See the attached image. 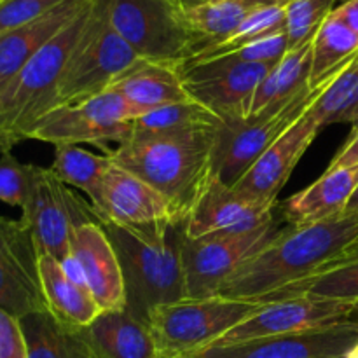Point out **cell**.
Wrapping results in <instances>:
<instances>
[{
    "instance_id": "obj_29",
    "label": "cell",
    "mask_w": 358,
    "mask_h": 358,
    "mask_svg": "<svg viewBox=\"0 0 358 358\" xmlns=\"http://www.w3.org/2000/svg\"><path fill=\"white\" fill-rule=\"evenodd\" d=\"M287 2L289 0H210L187 7L185 17L198 38V51H201L206 45L215 44L233 34L259 7Z\"/></svg>"
},
{
    "instance_id": "obj_32",
    "label": "cell",
    "mask_w": 358,
    "mask_h": 358,
    "mask_svg": "<svg viewBox=\"0 0 358 358\" xmlns=\"http://www.w3.org/2000/svg\"><path fill=\"white\" fill-rule=\"evenodd\" d=\"M285 6L287 3H269V6L259 7L233 34L227 35L222 41L215 42V44H210L206 48H203L201 51L196 52L182 66L222 58V56L240 51L245 45H250L254 42L262 41V38L282 34V31H285Z\"/></svg>"
},
{
    "instance_id": "obj_18",
    "label": "cell",
    "mask_w": 358,
    "mask_h": 358,
    "mask_svg": "<svg viewBox=\"0 0 358 358\" xmlns=\"http://www.w3.org/2000/svg\"><path fill=\"white\" fill-rule=\"evenodd\" d=\"M320 131L322 129L308 114L306 108V112L259 157L257 163L234 185V191L254 201L276 206L280 191L289 182L294 168Z\"/></svg>"
},
{
    "instance_id": "obj_26",
    "label": "cell",
    "mask_w": 358,
    "mask_h": 358,
    "mask_svg": "<svg viewBox=\"0 0 358 358\" xmlns=\"http://www.w3.org/2000/svg\"><path fill=\"white\" fill-rule=\"evenodd\" d=\"M28 358H94L83 329L56 320L48 310L20 318Z\"/></svg>"
},
{
    "instance_id": "obj_35",
    "label": "cell",
    "mask_w": 358,
    "mask_h": 358,
    "mask_svg": "<svg viewBox=\"0 0 358 358\" xmlns=\"http://www.w3.org/2000/svg\"><path fill=\"white\" fill-rule=\"evenodd\" d=\"M34 164H23L10 152H0V201L23 208L28 199Z\"/></svg>"
},
{
    "instance_id": "obj_45",
    "label": "cell",
    "mask_w": 358,
    "mask_h": 358,
    "mask_svg": "<svg viewBox=\"0 0 358 358\" xmlns=\"http://www.w3.org/2000/svg\"><path fill=\"white\" fill-rule=\"evenodd\" d=\"M355 247H358V243H357V245H355Z\"/></svg>"
},
{
    "instance_id": "obj_44",
    "label": "cell",
    "mask_w": 358,
    "mask_h": 358,
    "mask_svg": "<svg viewBox=\"0 0 358 358\" xmlns=\"http://www.w3.org/2000/svg\"><path fill=\"white\" fill-rule=\"evenodd\" d=\"M178 2H180V3H182V0H178Z\"/></svg>"
},
{
    "instance_id": "obj_9",
    "label": "cell",
    "mask_w": 358,
    "mask_h": 358,
    "mask_svg": "<svg viewBox=\"0 0 358 358\" xmlns=\"http://www.w3.org/2000/svg\"><path fill=\"white\" fill-rule=\"evenodd\" d=\"M136 117L138 114L135 108L121 94L108 90L49 112L37 122L30 133V140L55 147L93 143L108 152L107 145H119L131 135Z\"/></svg>"
},
{
    "instance_id": "obj_24",
    "label": "cell",
    "mask_w": 358,
    "mask_h": 358,
    "mask_svg": "<svg viewBox=\"0 0 358 358\" xmlns=\"http://www.w3.org/2000/svg\"><path fill=\"white\" fill-rule=\"evenodd\" d=\"M38 282L49 313L62 324L84 329L101 313L90 290L77 285L51 255H38Z\"/></svg>"
},
{
    "instance_id": "obj_25",
    "label": "cell",
    "mask_w": 358,
    "mask_h": 358,
    "mask_svg": "<svg viewBox=\"0 0 358 358\" xmlns=\"http://www.w3.org/2000/svg\"><path fill=\"white\" fill-rule=\"evenodd\" d=\"M311 42L287 51V55L269 70L252 96L250 114H278L308 91H313L310 87Z\"/></svg>"
},
{
    "instance_id": "obj_7",
    "label": "cell",
    "mask_w": 358,
    "mask_h": 358,
    "mask_svg": "<svg viewBox=\"0 0 358 358\" xmlns=\"http://www.w3.org/2000/svg\"><path fill=\"white\" fill-rule=\"evenodd\" d=\"M138 59L112 27L107 0H94L86 27L66 62L58 90V107L105 93Z\"/></svg>"
},
{
    "instance_id": "obj_1",
    "label": "cell",
    "mask_w": 358,
    "mask_h": 358,
    "mask_svg": "<svg viewBox=\"0 0 358 358\" xmlns=\"http://www.w3.org/2000/svg\"><path fill=\"white\" fill-rule=\"evenodd\" d=\"M357 243L358 213H343L310 226H287L224 283L219 296L261 303L264 297L320 273Z\"/></svg>"
},
{
    "instance_id": "obj_6",
    "label": "cell",
    "mask_w": 358,
    "mask_h": 358,
    "mask_svg": "<svg viewBox=\"0 0 358 358\" xmlns=\"http://www.w3.org/2000/svg\"><path fill=\"white\" fill-rule=\"evenodd\" d=\"M114 30L145 62L180 69L198 51V38L178 0H107Z\"/></svg>"
},
{
    "instance_id": "obj_3",
    "label": "cell",
    "mask_w": 358,
    "mask_h": 358,
    "mask_svg": "<svg viewBox=\"0 0 358 358\" xmlns=\"http://www.w3.org/2000/svg\"><path fill=\"white\" fill-rule=\"evenodd\" d=\"M101 227L117 252L124 276L126 310L133 317L147 324L154 308L189 299L180 255L184 220L147 231L114 224Z\"/></svg>"
},
{
    "instance_id": "obj_22",
    "label": "cell",
    "mask_w": 358,
    "mask_h": 358,
    "mask_svg": "<svg viewBox=\"0 0 358 358\" xmlns=\"http://www.w3.org/2000/svg\"><path fill=\"white\" fill-rule=\"evenodd\" d=\"M108 90L121 94L136 114L143 115L166 105L191 100L178 69L140 58Z\"/></svg>"
},
{
    "instance_id": "obj_34",
    "label": "cell",
    "mask_w": 358,
    "mask_h": 358,
    "mask_svg": "<svg viewBox=\"0 0 358 358\" xmlns=\"http://www.w3.org/2000/svg\"><path fill=\"white\" fill-rule=\"evenodd\" d=\"M338 0H289L285 6V34L290 49L313 41L318 28L336 9Z\"/></svg>"
},
{
    "instance_id": "obj_36",
    "label": "cell",
    "mask_w": 358,
    "mask_h": 358,
    "mask_svg": "<svg viewBox=\"0 0 358 358\" xmlns=\"http://www.w3.org/2000/svg\"><path fill=\"white\" fill-rule=\"evenodd\" d=\"M65 0H2L0 2V34L14 30L44 16Z\"/></svg>"
},
{
    "instance_id": "obj_43",
    "label": "cell",
    "mask_w": 358,
    "mask_h": 358,
    "mask_svg": "<svg viewBox=\"0 0 358 358\" xmlns=\"http://www.w3.org/2000/svg\"><path fill=\"white\" fill-rule=\"evenodd\" d=\"M346 358H358V345L352 350V352L348 353V357H346Z\"/></svg>"
},
{
    "instance_id": "obj_39",
    "label": "cell",
    "mask_w": 358,
    "mask_h": 358,
    "mask_svg": "<svg viewBox=\"0 0 358 358\" xmlns=\"http://www.w3.org/2000/svg\"><path fill=\"white\" fill-rule=\"evenodd\" d=\"M334 14L358 37V0H346L336 7Z\"/></svg>"
},
{
    "instance_id": "obj_4",
    "label": "cell",
    "mask_w": 358,
    "mask_h": 358,
    "mask_svg": "<svg viewBox=\"0 0 358 358\" xmlns=\"http://www.w3.org/2000/svg\"><path fill=\"white\" fill-rule=\"evenodd\" d=\"M91 7L93 3L70 21L0 90V152H10L17 143L30 140L37 122L58 108L59 83L86 27Z\"/></svg>"
},
{
    "instance_id": "obj_15",
    "label": "cell",
    "mask_w": 358,
    "mask_h": 358,
    "mask_svg": "<svg viewBox=\"0 0 358 358\" xmlns=\"http://www.w3.org/2000/svg\"><path fill=\"white\" fill-rule=\"evenodd\" d=\"M357 345L358 325L348 320L299 334L208 346L184 358H346Z\"/></svg>"
},
{
    "instance_id": "obj_20",
    "label": "cell",
    "mask_w": 358,
    "mask_h": 358,
    "mask_svg": "<svg viewBox=\"0 0 358 358\" xmlns=\"http://www.w3.org/2000/svg\"><path fill=\"white\" fill-rule=\"evenodd\" d=\"M93 0H65L44 16L0 34V90Z\"/></svg>"
},
{
    "instance_id": "obj_40",
    "label": "cell",
    "mask_w": 358,
    "mask_h": 358,
    "mask_svg": "<svg viewBox=\"0 0 358 358\" xmlns=\"http://www.w3.org/2000/svg\"><path fill=\"white\" fill-rule=\"evenodd\" d=\"M345 213H358V185L355 187V191H353V194H352V198H350L348 205H346Z\"/></svg>"
},
{
    "instance_id": "obj_21",
    "label": "cell",
    "mask_w": 358,
    "mask_h": 358,
    "mask_svg": "<svg viewBox=\"0 0 358 358\" xmlns=\"http://www.w3.org/2000/svg\"><path fill=\"white\" fill-rule=\"evenodd\" d=\"M358 185V166L327 168L310 187L294 194L282 205L289 226L301 227L325 222L343 215Z\"/></svg>"
},
{
    "instance_id": "obj_11",
    "label": "cell",
    "mask_w": 358,
    "mask_h": 358,
    "mask_svg": "<svg viewBox=\"0 0 358 358\" xmlns=\"http://www.w3.org/2000/svg\"><path fill=\"white\" fill-rule=\"evenodd\" d=\"M278 231L275 222L229 236L189 238L184 234L180 247L185 287L191 299L219 296L224 283L257 252H261Z\"/></svg>"
},
{
    "instance_id": "obj_8",
    "label": "cell",
    "mask_w": 358,
    "mask_h": 358,
    "mask_svg": "<svg viewBox=\"0 0 358 358\" xmlns=\"http://www.w3.org/2000/svg\"><path fill=\"white\" fill-rule=\"evenodd\" d=\"M317 91H308L278 114H250L224 119L213 131L212 175L227 187H234L259 157L306 112Z\"/></svg>"
},
{
    "instance_id": "obj_2",
    "label": "cell",
    "mask_w": 358,
    "mask_h": 358,
    "mask_svg": "<svg viewBox=\"0 0 358 358\" xmlns=\"http://www.w3.org/2000/svg\"><path fill=\"white\" fill-rule=\"evenodd\" d=\"M213 129L149 133L133 128L131 135L110 149L115 164L152 185L185 220L208 178L212 177Z\"/></svg>"
},
{
    "instance_id": "obj_14",
    "label": "cell",
    "mask_w": 358,
    "mask_h": 358,
    "mask_svg": "<svg viewBox=\"0 0 358 358\" xmlns=\"http://www.w3.org/2000/svg\"><path fill=\"white\" fill-rule=\"evenodd\" d=\"M0 310L23 318L48 310L38 282V252L20 220L0 217Z\"/></svg>"
},
{
    "instance_id": "obj_31",
    "label": "cell",
    "mask_w": 358,
    "mask_h": 358,
    "mask_svg": "<svg viewBox=\"0 0 358 358\" xmlns=\"http://www.w3.org/2000/svg\"><path fill=\"white\" fill-rule=\"evenodd\" d=\"M110 164V154H93L80 145H56L51 170L63 184L83 191L91 206L96 208Z\"/></svg>"
},
{
    "instance_id": "obj_19",
    "label": "cell",
    "mask_w": 358,
    "mask_h": 358,
    "mask_svg": "<svg viewBox=\"0 0 358 358\" xmlns=\"http://www.w3.org/2000/svg\"><path fill=\"white\" fill-rule=\"evenodd\" d=\"M70 254L79 264L87 290L100 310H124L126 290L121 262L100 222H87L73 229Z\"/></svg>"
},
{
    "instance_id": "obj_33",
    "label": "cell",
    "mask_w": 358,
    "mask_h": 358,
    "mask_svg": "<svg viewBox=\"0 0 358 358\" xmlns=\"http://www.w3.org/2000/svg\"><path fill=\"white\" fill-rule=\"evenodd\" d=\"M220 121L219 115L191 98L140 115L133 121V128L149 133L199 131L217 128Z\"/></svg>"
},
{
    "instance_id": "obj_23",
    "label": "cell",
    "mask_w": 358,
    "mask_h": 358,
    "mask_svg": "<svg viewBox=\"0 0 358 358\" xmlns=\"http://www.w3.org/2000/svg\"><path fill=\"white\" fill-rule=\"evenodd\" d=\"M83 332L94 358H159L149 324L126 308L101 311Z\"/></svg>"
},
{
    "instance_id": "obj_41",
    "label": "cell",
    "mask_w": 358,
    "mask_h": 358,
    "mask_svg": "<svg viewBox=\"0 0 358 358\" xmlns=\"http://www.w3.org/2000/svg\"><path fill=\"white\" fill-rule=\"evenodd\" d=\"M205 2H210V0H182V6H184V9H187V7L199 6V3H205Z\"/></svg>"
},
{
    "instance_id": "obj_17",
    "label": "cell",
    "mask_w": 358,
    "mask_h": 358,
    "mask_svg": "<svg viewBox=\"0 0 358 358\" xmlns=\"http://www.w3.org/2000/svg\"><path fill=\"white\" fill-rule=\"evenodd\" d=\"M275 205L254 201L212 177L184 220L185 236H229L273 224Z\"/></svg>"
},
{
    "instance_id": "obj_30",
    "label": "cell",
    "mask_w": 358,
    "mask_h": 358,
    "mask_svg": "<svg viewBox=\"0 0 358 358\" xmlns=\"http://www.w3.org/2000/svg\"><path fill=\"white\" fill-rule=\"evenodd\" d=\"M308 114L320 129L331 124H353V129L358 128V56L317 91Z\"/></svg>"
},
{
    "instance_id": "obj_27",
    "label": "cell",
    "mask_w": 358,
    "mask_h": 358,
    "mask_svg": "<svg viewBox=\"0 0 358 358\" xmlns=\"http://www.w3.org/2000/svg\"><path fill=\"white\" fill-rule=\"evenodd\" d=\"M355 56H358V37L332 10L311 42V90L324 87Z\"/></svg>"
},
{
    "instance_id": "obj_10",
    "label": "cell",
    "mask_w": 358,
    "mask_h": 358,
    "mask_svg": "<svg viewBox=\"0 0 358 358\" xmlns=\"http://www.w3.org/2000/svg\"><path fill=\"white\" fill-rule=\"evenodd\" d=\"M21 212V222L30 231L38 255H51L59 262L70 255V240L77 226L100 222L91 203L73 194L51 168L35 164L30 192Z\"/></svg>"
},
{
    "instance_id": "obj_46",
    "label": "cell",
    "mask_w": 358,
    "mask_h": 358,
    "mask_svg": "<svg viewBox=\"0 0 358 358\" xmlns=\"http://www.w3.org/2000/svg\"><path fill=\"white\" fill-rule=\"evenodd\" d=\"M0 2H2V0H0Z\"/></svg>"
},
{
    "instance_id": "obj_28",
    "label": "cell",
    "mask_w": 358,
    "mask_h": 358,
    "mask_svg": "<svg viewBox=\"0 0 358 358\" xmlns=\"http://www.w3.org/2000/svg\"><path fill=\"white\" fill-rule=\"evenodd\" d=\"M311 296L324 299L357 303L358 301V247L350 248L341 259L332 262L320 273H315L310 278L292 283L271 296L264 297L261 303L289 299V297Z\"/></svg>"
},
{
    "instance_id": "obj_12",
    "label": "cell",
    "mask_w": 358,
    "mask_h": 358,
    "mask_svg": "<svg viewBox=\"0 0 358 358\" xmlns=\"http://www.w3.org/2000/svg\"><path fill=\"white\" fill-rule=\"evenodd\" d=\"M273 66L222 56L180 66L178 72L189 96L224 121L250 115L252 96Z\"/></svg>"
},
{
    "instance_id": "obj_38",
    "label": "cell",
    "mask_w": 358,
    "mask_h": 358,
    "mask_svg": "<svg viewBox=\"0 0 358 358\" xmlns=\"http://www.w3.org/2000/svg\"><path fill=\"white\" fill-rule=\"evenodd\" d=\"M345 166H358V128L353 129L352 138L346 142V145L339 150L338 156L332 159L329 168H345Z\"/></svg>"
},
{
    "instance_id": "obj_16",
    "label": "cell",
    "mask_w": 358,
    "mask_h": 358,
    "mask_svg": "<svg viewBox=\"0 0 358 358\" xmlns=\"http://www.w3.org/2000/svg\"><path fill=\"white\" fill-rule=\"evenodd\" d=\"M94 212L100 224H114L131 231L154 229L180 220L152 185L114 161L105 173Z\"/></svg>"
},
{
    "instance_id": "obj_42",
    "label": "cell",
    "mask_w": 358,
    "mask_h": 358,
    "mask_svg": "<svg viewBox=\"0 0 358 358\" xmlns=\"http://www.w3.org/2000/svg\"><path fill=\"white\" fill-rule=\"evenodd\" d=\"M350 322H353V324H357L358 325V301L355 304H353V308H352V313H350V318H348Z\"/></svg>"
},
{
    "instance_id": "obj_37",
    "label": "cell",
    "mask_w": 358,
    "mask_h": 358,
    "mask_svg": "<svg viewBox=\"0 0 358 358\" xmlns=\"http://www.w3.org/2000/svg\"><path fill=\"white\" fill-rule=\"evenodd\" d=\"M0 358H28L20 318L0 310Z\"/></svg>"
},
{
    "instance_id": "obj_5",
    "label": "cell",
    "mask_w": 358,
    "mask_h": 358,
    "mask_svg": "<svg viewBox=\"0 0 358 358\" xmlns=\"http://www.w3.org/2000/svg\"><path fill=\"white\" fill-rule=\"evenodd\" d=\"M262 303L224 296L184 299L163 304L149 313L159 358H184L208 348L224 334L254 315Z\"/></svg>"
},
{
    "instance_id": "obj_13",
    "label": "cell",
    "mask_w": 358,
    "mask_h": 358,
    "mask_svg": "<svg viewBox=\"0 0 358 358\" xmlns=\"http://www.w3.org/2000/svg\"><path fill=\"white\" fill-rule=\"evenodd\" d=\"M353 304L355 303L311 296L262 303V306L254 315H250L247 320L238 324L210 346H227L252 341V339L273 338V336L299 334V332L341 324L348 322Z\"/></svg>"
}]
</instances>
